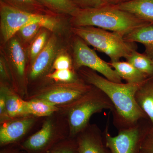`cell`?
Wrapping results in <instances>:
<instances>
[{"label": "cell", "instance_id": "cell-1", "mask_svg": "<svg viewBox=\"0 0 153 153\" xmlns=\"http://www.w3.org/2000/svg\"><path fill=\"white\" fill-rule=\"evenodd\" d=\"M78 71L79 77L84 82L98 88L110 100L114 107L112 112L113 124L118 130L132 126L143 119L149 118L135 98L137 90L143 83L113 82L86 67H82Z\"/></svg>", "mask_w": 153, "mask_h": 153}, {"label": "cell", "instance_id": "cell-2", "mask_svg": "<svg viewBox=\"0 0 153 153\" xmlns=\"http://www.w3.org/2000/svg\"><path fill=\"white\" fill-rule=\"evenodd\" d=\"M72 27L92 26L121 34H127L150 24L113 5L97 8L79 9L70 21Z\"/></svg>", "mask_w": 153, "mask_h": 153}, {"label": "cell", "instance_id": "cell-3", "mask_svg": "<svg viewBox=\"0 0 153 153\" xmlns=\"http://www.w3.org/2000/svg\"><path fill=\"white\" fill-rule=\"evenodd\" d=\"M59 112L66 118L69 137H76L90 124L92 115L114 107L108 97L98 88L92 85L87 93L69 104L59 106Z\"/></svg>", "mask_w": 153, "mask_h": 153}, {"label": "cell", "instance_id": "cell-4", "mask_svg": "<svg viewBox=\"0 0 153 153\" xmlns=\"http://www.w3.org/2000/svg\"><path fill=\"white\" fill-rule=\"evenodd\" d=\"M71 31L88 45L108 56L110 62L120 61L122 57L126 59L134 51L137 50L136 43L126 41L124 36L120 33L92 26L74 27H71Z\"/></svg>", "mask_w": 153, "mask_h": 153}, {"label": "cell", "instance_id": "cell-5", "mask_svg": "<svg viewBox=\"0 0 153 153\" xmlns=\"http://www.w3.org/2000/svg\"><path fill=\"white\" fill-rule=\"evenodd\" d=\"M0 29L3 41L7 43L26 25L40 22L44 28L54 32L58 27V22L53 15H38L27 13L15 8L1 1Z\"/></svg>", "mask_w": 153, "mask_h": 153}, {"label": "cell", "instance_id": "cell-6", "mask_svg": "<svg viewBox=\"0 0 153 153\" xmlns=\"http://www.w3.org/2000/svg\"><path fill=\"white\" fill-rule=\"evenodd\" d=\"M92 87L81 78L74 82H53L37 89L26 100H41L59 107L75 101Z\"/></svg>", "mask_w": 153, "mask_h": 153}, {"label": "cell", "instance_id": "cell-7", "mask_svg": "<svg viewBox=\"0 0 153 153\" xmlns=\"http://www.w3.org/2000/svg\"><path fill=\"white\" fill-rule=\"evenodd\" d=\"M152 125L149 118H144L132 126L118 130L115 136L108 131V123L103 133L107 147L111 153H140L144 137Z\"/></svg>", "mask_w": 153, "mask_h": 153}, {"label": "cell", "instance_id": "cell-8", "mask_svg": "<svg viewBox=\"0 0 153 153\" xmlns=\"http://www.w3.org/2000/svg\"><path fill=\"white\" fill-rule=\"evenodd\" d=\"M53 115L44 122L39 130L20 144L26 153H49L58 143L69 137V130H61V125Z\"/></svg>", "mask_w": 153, "mask_h": 153}, {"label": "cell", "instance_id": "cell-9", "mask_svg": "<svg viewBox=\"0 0 153 153\" xmlns=\"http://www.w3.org/2000/svg\"><path fill=\"white\" fill-rule=\"evenodd\" d=\"M75 36L72 46L74 70L78 71L82 67H86L99 72L110 81L122 83V79L109 63L99 57L81 38Z\"/></svg>", "mask_w": 153, "mask_h": 153}, {"label": "cell", "instance_id": "cell-10", "mask_svg": "<svg viewBox=\"0 0 153 153\" xmlns=\"http://www.w3.org/2000/svg\"><path fill=\"white\" fill-rule=\"evenodd\" d=\"M36 117L27 115L11 118L1 123L0 146L21 144L36 123Z\"/></svg>", "mask_w": 153, "mask_h": 153}, {"label": "cell", "instance_id": "cell-11", "mask_svg": "<svg viewBox=\"0 0 153 153\" xmlns=\"http://www.w3.org/2000/svg\"><path fill=\"white\" fill-rule=\"evenodd\" d=\"M58 40L55 35H52L48 39L44 49L31 63L29 76L34 81L47 74L52 68L53 62L58 54Z\"/></svg>", "mask_w": 153, "mask_h": 153}, {"label": "cell", "instance_id": "cell-12", "mask_svg": "<svg viewBox=\"0 0 153 153\" xmlns=\"http://www.w3.org/2000/svg\"><path fill=\"white\" fill-rule=\"evenodd\" d=\"M76 138L77 153H111L105 145L103 132L96 124H89Z\"/></svg>", "mask_w": 153, "mask_h": 153}, {"label": "cell", "instance_id": "cell-13", "mask_svg": "<svg viewBox=\"0 0 153 153\" xmlns=\"http://www.w3.org/2000/svg\"><path fill=\"white\" fill-rule=\"evenodd\" d=\"M113 5L153 26V0H131Z\"/></svg>", "mask_w": 153, "mask_h": 153}, {"label": "cell", "instance_id": "cell-14", "mask_svg": "<svg viewBox=\"0 0 153 153\" xmlns=\"http://www.w3.org/2000/svg\"><path fill=\"white\" fill-rule=\"evenodd\" d=\"M1 82L4 83L5 90L6 110L9 118L30 115L27 111L26 100H23L13 88L5 82Z\"/></svg>", "mask_w": 153, "mask_h": 153}, {"label": "cell", "instance_id": "cell-15", "mask_svg": "<svg viewBox=\"0 0 153 153\" xmlns=\"http://www.w3.org/2000/svg\"><path fill=\"white\" fill-rule=\"evenodd\" d=\"M126 41L132 43H140L145 47L144 52L153 60V26L151 24L145 25L125 35Z\"/></svg>", "mask_w": 153, "mask_h": 153}, {"label": "cell", "instance_id": "cell-16", "mask_svg": "<svg viewBox=\"0 0 153 153\" xmlns=\"http://www.w3.org/2000/svg\"><path fill=\"white\" fill-rule=\"evenodd\" d=\"M135 98L138 105L153 126V78L148 79L140 86L136 92Z\"/></svg>", "mask_w": 153, "mask_h": 153}, {"label": "cell", "instance_id": "cell-17", "mask_svg": "<svg viewBox=\"0 0 153 153\" xmlns=\"http://www.w3.org/2000/svg\"><path fill=\"white\" fill-rule=\"evenodd\" d=\"M108 63L120 78L126 81V83L142 84L150 79L127 61H119Z\"/></svg>", "mask_w": 153, "mask_h": 153}, {"label": "cell", "instance_id": "cell-18", "mask_svg": "<svg viewBox=\"0 0 153 153\" xmlns=\"http://www.w3.org/2000/svg\"><path fill=\"white\" fill-rule=\"evenodd\" d=\"M9 47L10 58L16 74L20 79H24L27 64L25 50L19 40L14 37L10 40Z\"/></svg>", "mask_w": 153, "mask_h": 153}, {"label": "cell", "instance_id": "cell-19", "mask_svg": "<svg viewBox=\"0 0 153 153\" xmlns=\"http://www.w3.org/2000/svg\"><path fill=\"white\" fill-rule=\"evenodd\" d=\"M52 13L73 16L79 9L71 0H36Z\"/></svg>", "mask_w": 153, "mask_h": 153}, {"label": "cell", "instance_id": "cell-20", "mask_svg": "<svg viewBox=\"0 0 153 153\" xmlns=\"http://www.w3.org/2000/svg\"><path fill=\"white\" fill-rule=\"evenodd\" d=\"M28 114L36 117H49L60 111L59 107L41 100H26Z\"/></svg>", "mask_w": 153, "mask_h": 153}, {"label": "cell", "instance_id": "cell-21", "mask_svg": "<svg viewBox=\"0 0 153 153\" xmlns=\"http://www.w3.org/2000/svg\"><path fill=\"white\" fill-rule=\"evenodd\" d=\"M126 59L148 78H153V60L144 53L135 50Z\"/></svg>", "mask_w": 153, "mask_h": 153}, {"label": "cell", "instance_id": "cell-22", "mask_svg": "<svg viewBox=\"0 0 153 153\" xmlns=\"http://www.w3.org/2000/svg\"><path fill=\"white\" fill-rule=\"evenodd\" d=\"M20 10L38 15H53L36 0H1Z\"/></svg>", "mask_w": 153, "mask_h": 153}, {"label": "cell", "instance_id": "cell-23", "mask_svg": "<svg viewBox=\"0 0 153 153\" xmlns=\"http://www.w3.org/2000/svg\"><path fill=\"white\" fill-rule=\"evenodd\" d=\"M47 29L42 28L39 33L31 42L29 55L31 63L36 59L39 53L44 49L48 41Z\"/></svg>", "mask_w": 153, "mask_h": 153}, {"label": "cell", "instance_id": "cell-24", "mask_svg": "<svg viewBox=\"0 0 153 153\" xmlns=\"http://www.w3.org/2000/svg\"><path fill=\"white\" fill-rule=\"evenodd\" d=\"M47 77L56 82H75L80 79L74 69H61L55 70L49 73Z\"/></svg>", "mask_w": 153, "mask_h": 153}, {"label": "cell", "instance_id": "cell-25", "mask_svg": "<svg viewBox=\"0 0 153 153\" xmlns=\"http://www.w3.org/2000/svg\"><path fill=\"white\" fill-rule=\"evenodd\" d=\"M43 28L44 26L41 23L34 22L23 27L17 33L25 43H31Z\"/></svg>", "mask_w": 153, "mask_h": 153}, {"label": "cell", "instance_id": "cell-26", "mask_svg": "<svg viewBox=\"0 0 153 153\" xmlns=\"http://www.w3.org/2000/svg\"><path fill=\"white\" fill-rule=\"evenodd\" d=\"M77 152L76 138L69 137L58 143L49 153H77Z\"/></svg>", "mask_w": 153, "mask_h": 153}, {"label": "cell", "instance_id": "cell-27", "mask_svg": "<svg viewBox=\"0 0 153 153\" xmlns=\"http://www.w3.org/2000/svg\"><path fill=\"white\" fill-rule=\"evenodd\" d=\"M52 68L55 70L74 69L73 60L66 53L58 54L53 62Z\"/></svg>", "mask_w": 153, "mask_h": 153}, {"label": "cell", "instance_id": "cell-28", "mask_svg": "<svg viewBox=\"0 0 153 153\" xmlns=\"http://www.w3.org/2000/svg\"><path fill=\"white\" fill-rule=\"evenodd\" d=\"M79 9L97 8L111 5L108 0H71Z\"/></svg>", "mask_w": 153, "mask_h": 153}, {"label": "cell", "instance_id": "cell-29", "mask_svg": "<svg viewBox=\"0 0 153 153\" xmlns=\"http://www.w3.org/2000/svg\"><path fill=\"white\" fill-rule=\"evenodd\" d=\"M140 153H153V126L143 139Z\"/></svg>", "mask_w": 153, "mask_h": 153}, {"label": "cell", "instance_id": "cell-30", "mask_svg": "<svg viewBox=\"0 0 153 153\" xmlns=\"http://www.w3.org/2000/svg\"><path fill=\"white\" fill-rule=\"evenodd\" d=\"M10 119L6 110V92L4 86L2 82H1L0 85V122H4Z\"/></svg>", "mask_w": 153, "mask_h": 153}, {"label": "cell", "instance_id": "cell-31", "mask_svg": "<svg viewBox=\"0 0 153 153\" xmlns=\"http://www.w3.org/2000/svg\"><path fill=\"white\" fill-rule=\"evenodd\" d=\"M11 72L5 59L3 56L0 58V74L2 81H10L11 80Z\"/></svg>", "mask_w": 153, "mask_h": 153}, {"label": "cell", "instance_id": "cell-32", "mask_svg": "<svg viewBox=\"0 0 153 153\" xmlns=\"http://www.w3.org/2000/svg\"><path fill=\"white\" fill-rule=\"evenodd\" d=\"M0 153H27L20 144H11L1 147Z\"/></svg>", "mask_w": 153, "mask_h": 153}, {"label": "cell", "instance_id": "cell-33", "mask_svg": "<svg viewBox=\"0 0 153 153\" xmlns=\"http://www.w3.org/2000/svg\"><path fill=\"white\" fill-rule=\"evenodd\" d=\"M131 0H108L111 5H117L121 3L126 2Z\"/></svg>", "mask_w": 153, "mask_h": 153}]
</instances>
